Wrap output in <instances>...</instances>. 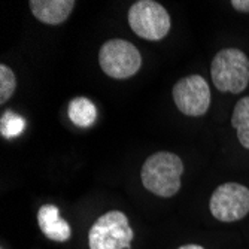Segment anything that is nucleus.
I'll return each mask as SVG.
<instances>
[{
	"label": "nucleus",
	"mask_w": 249,
	"mask_h": 249,
	"mask_svg": "<svg viewBox=\"0 0 249 249\" xmlns=\"http://www.w3.org/2000/svg\"><path fill=\"white\" fill-rule=\"evenodd\" d=\"M182 173V160L176 154L160 151L146 158L141 170V178L143 187L149 193L169 198L180 190Z\"/></svg>",
	"instance_id": "f257e3e1"
},
{
	"label": "nucleus",
	"mask_w": 249,
	"mask_h": 249,
	"mask_svg": "<svg viewBox=\"0 0 249 249\" xmlns=\"http://www.w3.org/2000/svg\"><path fill=\"white\" fill-rule=\"evenodd\" d=\"M211 75L219 91L239 94L249 84V60L240 50H222L212 60Z\"/></svg>",
	"instance_id": "f03ea898"
},
{
	"label": "nucleus",
	"mask_w": 249,
	"mask_h": 249,
	"mask_svg": "<svg viewBox=\"0 0 249 249\" xmlns=\"http://www.w3.org/2000/svg\"><path fill=\"white\" fill-rule=\"evenodd\" d=\"M133 230L125 213L110 211L102 215L88 231L89 249H130Z\"/></svg>",
	"instance_id": "7ed1b4c3"
},
{
	"label": "nucleus",
	"mask_w": 249,
	"mask_h": 249,
	"mask_svg": "<svg viewBox=\"0 0 249 249\" xmlns=\"http://www.w3.org/2000/svg\"><path fill=\"white\" fill-rule=\"evenodd\" d=\"M99 64L107 76L114 79H127L139 72L142 55L131 42L110 39L102 45Z\"/></svg>",
	"instance_id": "20e7f679"
},
{
	"label": "nucleus",
	"mask_w": 249,
	"mask_h": 249,
	"mask_svg": "<svg viewBox=\"0 0 249 249\" xmlns=\"http://www.w3.org/2000/svg\"><path fill=\"white\" fill-rule=\"evenodd\" d=\"M130 29L142 39L161 40L170 30V15L154 0H139L128 9Z\"/></svg>",
	"instance_id": "39448f33"
},
{
	"label": "nucleus",
	"mask_w": 249,
	"mask_h": 249,
	"mask_svg": "<svg viewBox=\"0 0 249 249\" xmlns=\"http://www.w3.org/2000/svg\"><path fill=\"white\" fill-rule=\"evenodd\" d=\"M209 209L221 222L240 221L249 213V190L236 182L222 184L211 196Z\"/></svg>",
	"instance_id": "423d86ee"
},
{
	"label": "nucleus",
	"mask_w": 249,
	"mask_h": 249,
	"mask_svg": "<svg viewBox=\"0 0 249 249\" xmlns=\"http://www.w3.org/2000/svg\"><path fill=\"white\" fill-rule=\"evenodd\" d=\"M176 107L188 117L205 115L211 106V88L200 75H190L178 81L173 87Z\"/></svg>",
	"instance_id": "0eeeda50"
},
{
	"label": "nucleus",
	"mask_w": 249,
	"mask_h": 249,
	"mask_svg": "<svg viewBox=\"0 0 249 249\" xmlns=\"http://www.w3.org/2000/svg\"><path fill=\"white\" fill-rule=\"evenodd\" d=\"M37 224L45 237L54 242H66L72 236L69 222L60 216V209L55 205H43L37 212Z\"/></svg>",
	"instance_id": "6e6552de"
},
{
	"label": "nucleus",
	"mask_w": 249,
	"mask_h": 249,
	"mask_svg": "<svg viewBox=\"0 0 249 249\" xmlns=\"http://www.w3.org/2000/svg\"><path fill=\"white\" fill-rule=\"evenodd\" d=\"M30 11L43 24L57 26L69 18L75 0H30Z\"/></svg>",
	"instance_id": "1a4fd4ad"
},
{
	"label": "nucleus",
	"mask_w": 249,
	"mask_h": 249,
	"mask_svg": "<svg viewBox=\"0 0 249 249\" xmlns=\"http://www.w3.org/2000/svg\"><path fill=\"white\" fill-rule=\"evenodd\" d=\"M67 115L76 127L88 128L96 123L97 107L87 97H75L67 106Z\"/></svg>",
	"instance_id": "9d476101"
},
{
	"label": "nucleus",
	"mask_w": 249,
	"mask_h": 249,
	"mask_svg": "<svg viewBox=\"0 0 249 249\" xmlns=\"http://www.w3.org/2000/svg\"><path fill=\"white\" fill-rule=\"evenodd\" d=\"M231 125L237 133L240 145L249 149V96L236 103L231 115Z\"/></svg>",
	"instance_id": "9b49d317"
},
{
	"label": "nucleus",
	"mask_w": 249,
	"mask_h": 249,
	"mask_svg": "<svg viewBox=\"0 0 249 249\" xmlns=\"http://www.w3.org/2000/svg\"><path fill=\"white\" fill-rule=\"evenodd\" d=\"M26 128V120L12 110H6L0 118V133L5 139H12L19 136Z\"/></svg>",
	"instance_id": "f8f14e48"
},
{
	"label": "nucleus",
	"mask_w": 249,
	"mask_h": 249,
	"mask_svg": "<svg viewBox=\"0 0 249 249\" xmlns=\"http://www.w3.org/2000/svg\"><path fill=\"white\" fill-rule=\"evenodd\" d=\"M17 78L6 64L0 66V103H6L15 93Z\"/></svg>",
	"instance_id": "ddd939ff"
},
{
	"label": "nucleus",
	"mask_w": 249,
	"mask_h": 249,
	"mask_svg": "<svg viewBox=\"0 0 249 249\" xmlns=\"http://www.w3.org/2000/svg\"><path fill=\"white\" fill-rule=\"evenodd\" d=\"M233 8L240 12H249V0H233Z\"/></svg>",
	"instance_id": "4468645a"
},
{
	"label": "nucleus",
	"mask_w": 249,
	"mask_h": 249,
	"mask_svg": "<svg viewBox=\"0 0 249 249\" xmlns=\"http://www.w3.org/2000/svg\"><path fill=\"white\" fill-rule=\"evenodd\" d=\"M179 249H205V248L200 246V245H184V246H180Z\"/></svg>",
	"instance_id": "2eb2a0df"
}]
</instances>
